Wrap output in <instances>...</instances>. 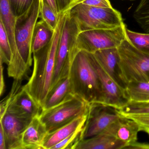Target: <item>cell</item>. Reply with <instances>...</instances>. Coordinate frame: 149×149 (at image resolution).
<instances>
[{
    "label": "cell",
    "mask_w": 149,
    "mask_h": 149,
    "mask_svg": "<svg viewBox=\"0 0 149 149\" xmlns=\"http://www.w3.org/2000/svg\"><path fill=\"white\" fill-rule=\"evenodd\" d=\"M66 13L61 14L50 42L42 49L33 53V74L28 82L24 85L42 109L43 108L46 97L52 85L56 50Z\"/></svg>",
    "instance_id": "1"
},
{
    "label": "cell",
    "mask_w": 149,
    "mask_h": 149,
    "mask_svg": "<svg viewBox=\"0 0 149 149\" xmlns=\"http://www.w3.org/2000/svg\"><path fill=\"white\" fill-rule=\"evenodd\" d=\"M41 0H34L29 8L16 17L15 36L17 53L8 66V77L22 80L26 76L33 62L32 40L36 24L40 18Z\"/></svg>",
    "instance_id": "2"
},
{
    "label": "cell",
    "mask_w": 149,
    "mask_h": 149,
    "mask_svg": "<svg viewBox=\"0 0 149 149\" xmlns=\"http://www.w3.org/2000/svg\"><path fill=\"white\" fill-rule=\"evenodd\" d=\"M72 94L88 103H103L101 82L92 67L88 52L79 50L70 65L68 74Z\"/></svg>",
    "instance_id": "3"
},
{
    "label": "cell",
    "mask_w": 149,
    "mask_h": 149,
    "mask_svg": "<svg viewBox=\"0 0 149 149\" xmlns=\"http://www.w3.org/2000/svg\"><path fill=\"white\" fill-rule=\"evenodd\" d=\"M80 32L96 29H110L124 22L122 15L113 8H100L80 3L68 11Z\"/></svg>",
    "instance_id": "4"
},
{
    "label": "cell",
    "mask_w": 149,
    "mask_h": 149,
    "mask_svg": "<svg viewBox=\"0 0 149 149\" xmlns=\"http://www.w3.org/2000/svg\"><path fill=\"white\" fill-rule=\"evenodd\" d=\"M118 50V73L125 88L130 82H149V55L135 48L127 36Z\"/></svg>",
    "instance_id": "5"
},
{
    "label": "cell",
    "mask_w": 149,
    "mask_h": 149,
    "mask_svg": "<svg viewBox=\"0 0 149 149\" xmlns=\"http://www.w3.org/2000/svg\"><path fill=\"white\" fill-rule=\"evenodd\" d=\"M80 32L75 21L70 16L68 11L66 12L56 50L51 88L61 78L68 76L72 61L79 50L77 47L76 41L77 35Z\"/></svg>",
    "instance_id": "6"
},
{
    "label": "cell",
    "mask_w": 149,
    "mask_h": 149,
    "mask_svg": "<svg viewBox=\"0 0 149 149\" xmlns=\"http://www.w3.org/2000/svg\"><path fill=\"white\" fill-rule=\"evenodd\" d=\"M88 106L89 103L72 95L58 105L42 110L39 118L50 133L87 114Z\"/></svg>",
    "instance_id": "7"
},
{
    "label": "cell",
    "mask_w": 149,
    "mask_h": 149,
    "mask_svg": "<svg viewBox=\"0 0 149 149\" xmlns=\"http://www.w3.org/2000/svg\"><path fill=\"white\" fill-rule=\"evenodd\" d=\"M126 28L124 23L115 28L80 32L77 39V47L92 54L102 49L118 48L126 38Z\"/></svg>",
    "instance_id": "8"
},
{
    "label": "cell",
    "mask_w": 149,
    "mask_h": 149,
    "mask_svg": "<svg viewBox=\"0 0 149 149\" xmlns=\"http://www.w3.org/2000/svg\"><path fill=\"white\" fill-rule=\"evenodd\" d=\"M122 115L113 107L100 103L89 104L87 119L81 135V140L101 133Z\"/></svg>",
    "instance_id": "9"
},
{
    "label": "cell",
    "mask_w": 149,
    "mask_h": 149,
    "mask_svg": "<svg viewBox=\"0 0 149 149\" xmlns=\"http://www.w3.org/2000/svg\"><path fill=\"white\" fill-rule=\"evenodd\" d=\"M92 67L101 82L103 95V104L119 110L130 102L125 89L116 83L100 65L94 54L88 53Z\"/></svg>",
    "instance_id": "10"
},
{
    "label": "cell",
    "mask_w": 149,
    "mask_h": 149,
    "mask_svg": "<svg viewBox=\"0 0 149 149\" xmlns=\"http://www.w3.org/2000/svg\"><path fill=\"white\" fill-rule=\"evenodd\" d=\"M33 119L7 110L4 116L0 118V126L4 131L6 149H24L22 136Z\"/></svg>",
    "instance_id": "11"
},
{
    "label": "cell",
    "mask_w": 149,
    "mask_h": 149,
    "mask_svg": "<svg viewBox=\"0 0 149 149\" xmlns=\"http://www.w3.org/2000/svg\"><path fill=\"white\" fill-rule=\"evenodd\" d=\"M7 109L22 116L33 119L39 117L42 109L24 85L14 96Z\"/></svg>",
    "instance_id": "12"
},
{
    "label": "cell",
    "mask_w": 149,
    "mask_h": 149,
    "mask_svg": "<svg viewBox=\"0 0 149 149\" xmlns=\"http://www.w3.org/2000/svg\"><path fill=\"white\" fill-rule=\"evenodd\" d=\"M104 131L123 142L126 146L137 140L140 127L136 121L123 116Z\"/></svg>",
    "instance_id": "13"
},
{
    "label": "cell",
    "mask_w": 149,
    "mask_h": 149,
    "mask_svg": "<svg viewBox=\"0 0 149 149\" xmlns=\"http://www.w3.org/2000/svg\"><path fill=\"white\" fill-rule=\"evenodd\" d=\"M48 132L39 117L34 118L23 133L22 145L24 149H43Z\"/></svg>",
    "instance_id": "14"
},
{
    "label": "cell",
    "mask_w": 149,
    "mask_h": 149,
    "mask_svg": "<svg viewBox=\"0 0 149 149\" xmlns=\"http://www.w3.org/2000/svg\"><path fill=\"white\" fill-rule=\"evenodd\" d=\"M94 55L106 73L119 86L125 89V86L119 76L118 69L119 59L118 48L98 50Z\"/></svg>",
    "instance_id": "15"
},
{
    "label": "cell",
    "mask_w": 149,
    "mask_h": 149,
    "mask_svg": "<svg viewBox=\"0 0 149 149\" xmlns=\"http://www.w3.org/2000/svg\"><path fill=\"white\" fill-rule=\"evenodd\" d=\"M125 146L123 142L103 131L92 137L80 140L75 149H123Z\"/></svg>",
    "instance_id": "16"
},
{
    "label": "cell",
    "mask_w": 149,
    "mask_h": 149,
    "mask_svg": "<svg viewBox=\"0 0 149 149\" xmlns=\"http://www.w3.org/2000/svg\"><path fill=\"white\" fill-rule=\"evenodd\" d=\"M87 117V114L81 116L56 130L48 133L43 143V149H51L77 130L83 127Z\"/></svg>",
    "instance_id": "17"
},
{
    "label": "cell",
    "mask_w": 149,
    "mask_h": 149,
    "mask_svg": "<svg viewBox=\"0 0 149 149\" xmlns=\"http://www.w3.org/2000/svg\"><path fill=\"white\" fill-rule=\"evenodd\" d=\"M72 95L68 76L61 78L49 91L42 110L58 105Z\"/></svg>",
    "instance_id": "18"
},
{
    "label": "cell",
    "mask_w": 149,
    "mask_h": 149,
    "mask_svg": "<svg viewBox=\"0 0 149 149\" xmlns=\"http://www.w3.org/2000/svg\"><path fill=\"white\" fill-rule=\"evenodd\" d=\"M16 17L10 7L8 0H0V21L4 24L11 44L13 58H15L17 53L15 36Z\"/></svg>",
    "instance_id": "19"
},
{
    "label": "cell",
    "mask_w": 149,
    "mask_h": 149,
    "mask_svg": "<svg viewBox=\"0 0 149 149\" xmlns=\"http://www.w3.org/2000/svg\"><path fill=\"white\" fill-rule=\"evenodd\" d=\"M54 30L42 20L36 22L32 40L33 53L42 49L50 42L54 36Z\"/></svg>",
    "instance_id": "20"
},
{
    "label": "cell",
    "mask_w": 149,
    "mask_h": 149,
    "mask_svg": "<svg viewBox=\"0 0 149 149\" xmlns=\"http://www.w3.org/2000/svg\"><path fill=\"white\" fill-rule=\"evenodd\" d=\"M125 91L130 101L149 102V82H130Z\"/></svg>",
    "instance_id": "21"
},
{
    "label": "cell",
    "mask_w": 149,
    "mask_h": 149,
    "mask_svg": "<svg viewBox=\"0 0 149 149\" xmlns=\"http://www.w3.org/2000/svg\"><path fill=\"white\" fill-rule=\"evenodd\" d=\"M133 18L146 33H149V0H140L133 13Z\"/></svg>",
    "instance_id": "22"
},
{
    "label": "cell",
    "mask_w": 149,
    "mask_h": 149,
    "mask_svg": "<svg viewBox=\"0 0 149 149\" xmlns=\"http://www.w3.org/2000/svg\"><path fill=\"white\" fill-rule=\"evenodd\" d=\"M13 58L11 44L4 24L0 21V61L8 66Z\"/></svg>",
    "instance_id": "23"
},
{
    "label": "cell",
    "mask_w": 149,
    "mask_h": 149,
    "mask_svg": "<svg viewBox=\"0 0 149 149\" xmlns=\"http://www.w3.org/2000/svg\"><path fill=\"white\" fill-rule=\"evenodd\" d=\"M126 36L135 48L149 55V33H141L126 29Z\"/></svg>",
    "instance_id": "24"
},
{
    "label": "cell",
    "mask_w": 149,
    "mask_h": 149,
    "mask_svg": "<svg viewBox=\"0 0 149 149\" xmlns=\"http://www.w3.org/2000/svg\"><path fill=\"white\" fill-rule=\"evenodd\" d=\"M118 110L123 116L129 115H149V102L130 101L124 107Z\"/></svg>",
    "instance_id": "25"
},
{
    "label": "cell",
    "mask_w": 149,
    "mask_h": 149,
    "mask_svg": "<svg viewBox=\"0 0 149 149\" xmlns=\"http://www.w3.org/2000/svg\"><path fill=\"white\" fill-rule=\"evenodd\" d=\"M60 15L56 14L52 8L44 0H41L40 18L54 30L57 26Z\"/></svg>",
    "instance_id": "26"
},
{
    "label": "cell",
    "mask_w": 149,
    "mask_h": 149,
    "mask_svg": "<svg viewBox=\"0 0 149 149\" xmlns=\"http://www.w3.org/2000/svg\"><path fill=\"white\" fill-rule=\"evenodd\" d=\"M83 127L78 129L66 139L53 146L51 149H75L76 146L81 140V135Z\"/></svg>",
    "instance_id": "27"
},
{
    "label": "cell",
    "mask_w": 149,
    "mask_h": 149,
    "mask_svg": "<svg viewBox=\"0 0 149 149\" xmlns=\"http://www.w3.org/2000/svg\"><path fill=\"white\" fill-rule=\"evenodd\" d=\"M34 0H8L12 12L15 17L22 15L30 8Z\"/></svg>",
    "instance_id": "28"
},
{
    "label": "cell",
    "mask_w": 149,
    "mask_h": 149,
    "mask_svg": "<svg viewBox=\"0 0 149 149\" xmlns=\"http://www.w3.org/2000/svg\"><path fill=\"white\" fill-rule=\"evenodd\" d=\"M81 0H56L59 13H66L70 8L79 4Z\"/></svg>",
    "instance_id": "29"
},
{
    "label": "cell",
    "mask_w": 149,
    "mask_h": 149,
    "mask_svg": "<svg viewBox=\"0 0 149 149\" xmlns=\"http://www.w3.org/2000/svg\"><path fill=\"white\" fill-rule=\"evenodd\" d=\"M80 3L96 7H112L109 0H81Z\"/></svg>",
    "instance_id": "30"
},
{
    "label": "cell",
    "mask_w": 149,
    "mask_h": 149,
    "mask_svg": "<svg viewBox=\"0 0 149 149\" xmlns=\"http://www.w3.org/2000/svg\"><path fill=\"white\" fill-rule=\"evenodd\" d=\"M136 121L142 127H149V115H129L124 116Z\"/></svg>",
    "instance_id": "31"
},
{
    "label": "cell",
    "mask_w": 149,
    "mask_h": 149,
    "mask_svg": "<svg viewBox=\"0 0 149 149\" xmlns=\"http://www.w3.org/2000/svg\"><path fill=\"white\" fill-rule=\"evenodd\" d=\"M123 149H149V143L135 141L126 145Z\"/></svg>",
    "instance_id": "32"
},
{
    "label": "cell",
    "mask_w": 149,
    "mask_h": 149,
    "mask_svg": "<svg viewBox=\"0 0 149 149\" xmlns=\"http://www.w3.org/2000/svg\"><path fill=\"white\" fill-rule=\"evenodd\" d=\"M3 63L0 61V66H1V81H0V95L1 96L2 95L6 90V84L4 77V67L3 66Z\"/></svg>",
    "instance_id": "33"
},
{
    "label": "cell",
    "mask_w": 149,
    "mask_h": 149,
    "mask_svg": "<svg viewBox=\"0 0 149 149\" xmlns=\"http://www.w3.org/2000/svg\"><path fill=\"white\" fill-rule=\"evenodd\" d=\"M0 149H6L5 134L1 126H0Z\"/></svg>",
    "instance_id": "34"
},
{
    "label": "cell",
    "mask_w": 149,
    "mask_h": 149,
    "mask_svg": "<svg viewBox=\"0 0 149 149\" xmlns=\"http://www.w3.org/2000/svg\"><path fill=\"white\" fill-rule=\"evenodd\" d=\"M44 1L52 8V9L56 13V14L59 15H61L59 13L56 0H44Z\"/></svg>",
    "instance_id": "35"
},
{
    "label": "cell",
    "mask_w": 149,
    "mask_h": 149,
    "mask_svg": "<svg viewBox=\"0 0 149 149\" xmlns=\"http://www.w3.org/2000/svg\"><path fill=\"white\" fill-rule=\"evenodd\" d=\"M140 131H143L149 135V127H142L140 128Z\"/></svg>",
    "instance_id": "36"
},
{
    "label": "cell",
    "mask_w": 149,
    "mask_h": 149,
    "mask_svg": "<svg viewBox=\"0 0 149 149\" xmlns=\"http://www.w3.org/2000/svg\"><path fill=\"white\" fill-rule=\"evenodd\" d=\"M130 1H134V0H130Z\"/></svg>",
    "instance_id": "37"
}]
</instances>
